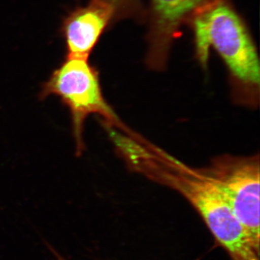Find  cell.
<instances>
[{
    "label": "cell",
    "instance_id": "6da1fadb",
    "mask_svg": "<svg viewBox=\"0 0 260 260\" xmlns=\"http://www.w3.org/2000/svg\"><path fill=\"white\" fill-rule=\"evenodd\" d=\"M137 169L179 191L195 208L232 260H259L242 224L203 169H194L157 148L140 157Z\"/></svg>",
    "mask_w": 260,
    "mask_h": 260
},
{
    "label": "cell",
    "instance_id": "7a4b0ae2",
    "mask_svg": "<svg viewBox=\"0 0 260 260\" xmlns=\"http://www.w3.org/2000/svg\"><path fill=\"white\" fill-rule=\"evenodd\" d=\"M194 26L197 55L203 66L214 48L238 81L259 85V63L255 47L239 17L221 0L207 3L196 10Z\"/></svg>",
    "mask_w": 260,
    "mask_h": 260
},
{
    "label": "cell",
    "instance_id": "3957f363",
    "mask_svg": "<svg viewBox=\"0 0 260 260\" xmlns=\"http://www.w3.org/2000/svg\"><path fill=\"white\" fill-rule=\"evenodd\" d=\"M51 95L60 98L70 109L78 155L83 150V124L89 115L99 114L108 124L119 122L103 95L99 73L88 59L66 57L43 84L40 99Z\"/></svg>",
    "mask_w": 260,
    "mask_h": 260
},
{
    "label": "cell",
    "instance_id": "277c9868",
    "mask_svg": "<svg viewBox=\"0 0 260 260\" xmlns=\"http://www.w3.org/2000/svg\"><path fill=\"white\" fill-rule=\"evenodd\" d=\"M203 170L218 188L259 253V157H220Z\"/></svg>",
    "mask_w": 260,
    "mask_h": 260
},
{
    "label": "cell",
    "instance_id": "5b68a950",
    "mask_svg": "<svg viewBox=\"0 0 260 260\" xmlns=\"http://www.w3.org/2000/svg\"><path fill=\"white\" fill-rule=\"evenodd\" d=\"M114 11L115 8L105 0H90L88 5L77 7L70 11L60 28L66 46V57L88 59Z\"/></svg>",
    "mask_w": 260,
    "mask_h": 260
},
{
    "label": "cell",
    "instance_id": "8992f818",
    "mask_svg": "<svg viewBox=\"0 0 260 260\" xmlns=\"http://www.w3.org/2000/svg\"><path fill=\"white\" fill-rule=\"evenodd\" d=\"M157 27L164 35L174 31L183 20L208 0H152Z\"/></svg>",
    "mask_w": 260,
    "mask_h": 260
},
{
    "label": "cell",
    "instance_id": "52a82bcc",
    "mask_svg": "<svg viewBox=\"0 0 260 260\" xmlns=\"http://www.w3.org/2000/svg\"><path fill=\"white\" fill-rule=\"evenodd\" d=\"M105 1L111 3L116 8V6H117L118 5H120L124 0H105Z\"/></svg>",
    "mask_w": 260,
    "mask_h": 260
},
{
    "label": "cell",
    "instance_id": "ba28073f",
    "mask_svg": "<svg viewBox=\"0 0 260 260\" xmlns=\"http://www.w3.org/2000/svg\"><path fill=\"white\" fill-rule=\"evenodd\" d=\"M51 251H52V252L54 253V255H55L56 259H57V260H67L66 259H65V258L63 257V256H61L60 254H58V253L56 252V251H54V249H51Z\"/></svg>",
    "mask_w": 260,
    "mask_h": 260
}]
</instances>
